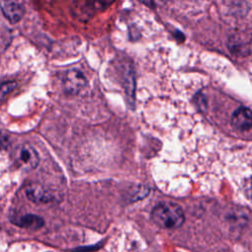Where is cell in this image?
<instances>
[{
  "label": "cell",
  "instance_id": "2",
  "mask_svg": "<svg viewBox=\"0 0 252 252\" xmlns=\"http://www.w3.org/2000/svg\"><path fill=\"white\" fill-rule=\"evenodd\" d=\"M11 157L14 163L24 170H32L39 162L36 151L29 144H22L16 147L12 152Z\"/></svg>",
  "mask_w": 252,
  "mask_h": 252
},
{
  "label": "cell",
  "instance_id": "4",
  "mask_svg": "<svg viewBox=\"0 0 252 252\" xmlns=\"http://www.w3.org/2000/svg\"><path fill=\"white\" fill-rule=\"evenodd\" d=\"M230 123L239 131H248L252 129V110L245 106L238 107L232 113Z\"/></svg>",
  "mask_w": 252,
  "mask_h": 252
},
{
  "label": "cell",
  "instance_id": "8",
  "mask_svg": "<svg viewBox=\"0 0 252 252\" xmlns=\"http://www.w3.org/2000/svg\"><path fill=\"white\" fill-rule=\"evenodd\" d=\"M16 87L15 83L8 82L0 85V95H5L6 94H9L14 88Z\"/></svg>",
  "mask_w": 252,
  "mask_h": 252
},
{
  "label": "cell",
  "instance_id": "6",
  "mask_svg": "<svg viewBox=\"0 0 252 252\" xmlns=\"http://www.w3.org/2000/svg\"><path fill=\"white\" fill-rule=\"evenodd\" d=\"M28 198L34 203H47L52 199L49 192L38 183H30L26 186Z\"/></svg>",
  "mask_w": 252,
  "mask_h": 252
},
{
  "label": "cell",
  "instance_id": "3",
  "mask_svg": "<svg viewBox=\"0 0 252 252\" xmlns=\"http://www.w3.org/2000/svg\"><path fill=\"white\" fill-rule=\"evenodd\" d=\"M87 85L84 74L77 69L68 70L63 77V87L68 94H78Z\"/></svg>",
  "mask_w": 252,
  "mask_h": 252
},
{
  "label": "cell",
  "instance_id": "5",
  "mask_svg": "<svg viewBox=\"0 0 252 252\" xmlns=\"http://www.w3.org/2000/svg\"><path fill=\"white\" fill-rule=\"evenodd\" d=\"M0 7L3 15L11 24H17L24 16L23 5L16 1H1Z\"/></svg>",
  "mask_w": 252,
  "mask_h": 252
},
{
  "label": "cell",
  "instance_id": "1",
  "mask_svg": "<svg viewBox=\"0 0 252 252\" xmlns=\"http://www.w3.org/2000/svg\"><path fill=\"white\" fill-rule=\"evenodd\" d=\"M152 220L162 228H177L185 220L184 213L180 206L174 203L158 204L151 213Z\"/></svg>",
  "mask_w": 252,
  "mask_h": 252
},
{
  "label": "cell",
  "instance_id": "7",
  "mask_svg": "<svg viewBox=\"0 0 252 252\" xmlns=\"http://www.w3.org/2000/svg\"><path fill=\"white\" fill-rule=\"evenodd\" d=\"M15 224L29 229H38L44 224L42 218L36 215H25L14 221Z\"/></svg>",
  "mask_w": 252,
  "mask_h": 252
}]
</instances>
